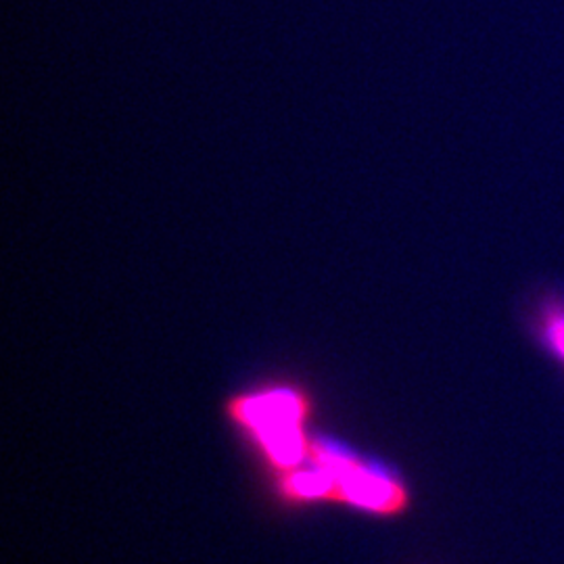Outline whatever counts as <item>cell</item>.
<instances>
[{"label": "cell", "instance_id": "cell-3", "mask_svg": "<svg viewBox=\"0 0 564 564\" xmlns=\"http://www.w3.org/2000/svg\"><path fill=\"white\" fill-rule=\"evenodd\" d=\"M535 347L564 370V291L552 289L538 297L529 318Z\"/></svg>", "mask_w": 564, "mask_h": 564}, {"label": "cell", "instance_id": "cell-2", "mask_svg": "<svg viewBox=\"0 0 564 564\" xmlns=\"http://www.w3.org/2000/svg\"><path fill=\"white\" fill-rule=\"evenodd\" d=\"M310 402L300 391H268L260 395H239L228 402V414L247 429L263 454L276 456L302 444V426Z\"/></svg>", "mask_w": 564, "mask_h": 564}, {"label": "cell", "instance_id": "cell-1", "mask_svg": "<svg viewBox=\"0 0 564 564\" xmlns=\"http://www.w3.org/2000/svg\"><path fill=\"white\" fill-rule=\"evenodd\" d=\"M307 458L330 477V502L356 506L383 517L402 514L410 506V494L395 475L372 470L368 464L337 452L333 445L310 444Z\"/></svg>", "mask_w": 564, "mask_h": 564}]
</instances>
